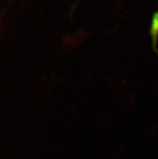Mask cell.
Listing matches in <instances>:
<instances>
[{"label":"cell","instance_id":"1","mask_svg":"<svg viewBox=\"0 0 158 159\" xmlns=\"http://www.w3.org/2000/svg\"><path fill=\"white\" fill-rule=\"evenodd\" d=\"M150 36L152 38L153 46L156 47L158 39V11L153 14L151 20L150 25Z\"/></svg>","mask_w":158,"mask_h":159}]
</instances>
